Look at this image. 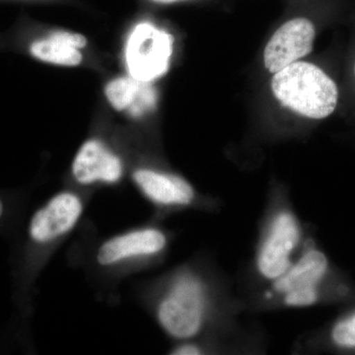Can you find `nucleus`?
Masks as SVG:
<instances>
[{
  "label": "nucleus",
  "mask_w": 355,
  "mask_h": 355,
  "mask_svg": "<svg viewBox=\"0 0 355 355\" xmlns=\"http://www.w3.org/2000/svg\"><path fill=\"white\" fill-rule=\"evenodd\" d=\"M272 91L284 107L314 120L330 116L338 104L335 81L310 62H293L275 73Z\"/></svg>",
  "instance_id": "nucleus-1"
},
{
  "label": "nucleus",
  "mask_w": 355,
  "mask_h": 355,
  "mask_svg": "<svg viewBox=\"0 0 355 355\" xmlns=\"http://www.w3.org/2000/svg\"><path fill=\"white\" fill-rule=\"evenodd\" d=\"M209 304V291L203 280L193 273H181L159 302V324L173 338L190 340L205 327Z\"/></svg>",
  "instance_id": "nucleus-2"
},
{
  "label": "nucleus",
  "mask_w": 355,
  "mask_h": 355,
  "mask_svg": "<svg viewBox=\"0 0 355 355\" xmlns=\"http://www.w3.org/2000/svg\"><path fill=\"white\" fill-rule=\"evenodd\" d=\"M302 241L298 217L291 209L277 210L270 217L256 254V270L266 282L279 279L291 268Z\"/></svg>",
  "instance_id": "nucleus-3"
},
{
  "label": "nucleus",
  "mask_w": 355,
  "mask_h": 355,
  "mask_svg": "<svg viewBox=\"0 0 355 355\" xmlns=\"http://www.w3.org/2000/svg\"><path fill=\"white\" fill-rule=\"evenodd\" d=\"M174 39L153 23L141 22L128 35L125 49L128 76L150 83L169 69Z\"/></svg>",
  "instance_id": "nucleus-4"
},
{
  "label": "nucleus",
  "mask_w": 355,
  "mask_h": 355,
  "mask_svg": "<svg viewBox=\"0 0 355 355\" xmlns=\"http://www.w3.org/2000/svg\"><path fill=\"white\" fill-rule=\"evenodd\" d=\"M83 214L80 197L62 191L35 212L29 224L30 238L37 244L55 241L76 227Z\"/></svg>",
  "instance_id": "nucleus-5"
},
{
  "label": "nucleus",
  "mask_w": 355,
  "mask_h": 355,
  "mask_svg": "<svg viewBox=\"0 0 355 355\" xmlns=\"http://www.w3.org/2000/svg\"><path fill=\"white\" fill-rule=\"evenodd\" d=\"M314 24L306 18H295L280 26L263 51L266 69L277 73L309 55L314 44Z\"/></svg>",
  "instance_id": "nucleus-6"
},
{
  "label": "nucleus",
  "mask_w": 355,
  "mask_h": 355,
  "mask_svg": "<svg viewBox=\"0 0 355 355\" xmlns=\"http://www.w3.org/2000/svg\"><path fill=\"white\" fill-rule=\"evenodd\" d=\"M74 180L80 184H116L123 174L121 159L100 139L84 142L71 165Z\"/></svg>",
  "instance_id": "nucleus-7"
},
{
  "label": "nucleus",
  "mask_w": 355,
  "mask_h": 355,
  "mask_svg": "<svg viewBox=\"0 0 355 355\" xmlns=\"http://www.w3.org/2000/svg\"><path fill=\"white\" fill-rule=\"evenodd\" d=\"M167 236L160 229H137L112 238L98 250L97 261L101 266H113L123 261L155 256L167 247Z\"/></svg>",
  "instance_id": "nucleus-8"
},
{
  "label": "nucleus",
  "mask_w": 355,
  "mask_h": 355,
  "mask_svg": "<svg viewBox=\"0 0 355 355\" xmlns=\"http://www.w3.org/2000/svg\"><path fill=\"white\" fill-rule=\"evenodd\" d=\"M133 181L141 193L159 207H189L195 200L193 186L171 173L139 169L133 173Z\"/></svg>",
  "instance_id": "nucleus-9"
},
{
  "label": "nucleus",
  "mask_w": 355,
  "mask_h": 355,
  "mask_svg": "<svg viewBox=\"0 0 355 355\" xmlns=\"http://www.w3.org/2000/svg\"><path fill=\"white\" fill-rule=\"evenodd\" d=\"M328 270L326 254L316 247L307 246L294 260L288 270L270 284V292L272 295L282 297L293 291L318 289Z\"/></svg>",
  "instance_id": "nucleus-10"
},
{
  "label": "nucleus",
  "mask_w": 355,
  "mask_h": 355,
  "mask_svg": "<svg viewBox=\"0 0 355 355\" xmlns=\"http://www.w3.org/2000/svg\"><path fill=\"white\" fill-rule=\"evenodd\" d=\"M107 101L118 112H127L135 118L155 108L157 96L150 83H142L130 76H120L107 84Z\"/></svg>",
  "instance_id": "nucleus-11"
},
{
  "label": "nucleus",
  "mask_w": 355,
  "mask_h": 355,
  "mask_svg": "<svg viewBox=\"0 0 355 355\" xmlns=\"http://www.w3.org/2000/svg\"><path fill=\"white\" fill-rule=\"evenodd\" d=\"M29 51L32 57L40 62L60 67H77L83 60L81 50L60 38L57 31L51 32L46 38L33 42Z\"/></svg>",
  "instance_id": "nucleus-12"
},
{
  "label": "nucleus",
  "mask_w": 355,
  "mask_h": 355,
  "mask_svg": "<svg viewBox=\"0 0 355 355\" xmlns=\"http://www.w3.org/2000/svg\"><path fill=\"white\" fill-rule=\"evenodd\" d=\"M331 340L345 349H355V314L338 322L331 330Z\"/></svg>",
  "instance_id": "nucleus-13"
},
{
  "label": "nucleus",
  "mask_w": 355,
  "mask_h": 355,
  "mask_svg": "<svg viewBox=\"0 0 355 355\" xmlns=\"http://www.w3.org/2000/svg\"><path fill=\"white\" fill-rule=\"evenodd\" d=\"M282 303L287 307L304 308L316 304L320 298L318 289H300L284 294L282 297Z\"/></svg>",
  "instance_id": "nucleus-14"
},
{
  "label": "nucleus",
  "mask_w": 355,
  "mask_h": 355,
  "mask_svg": "<svg viewBox=\"0 0 355 355\" xmlns=\"http://www.w3.org/2000/svg\"><path fill=\"white\" fill-rule=\"evenodd\" d=\"M202 349L195 343H184L178 345L172 350V354L176 355H198L202 354Z\"/></svg>",
  "instance_id": "nucleus-15"
},
{
  "label": "nucleus",
  "mask_w": 355,
  "mask_h": 355,
  "mask_svg": "<svg viewBox=\"0 0 355 355\" xmlns=\"http://www.w3.org/2000/svg\"><path fill=\"white\" fill-rule=\"evenodd\" d=\"M154 2H158V3H173V2L181 1V0H153Z\"/></svg>",
  "instance_id": "nucleus-16"
},
{
  "label": "nucleus",
  "mask_w": 355,
  "mask_h": 355,
  "mask_svg": "<svg viewBox=\"0 0 355 355\" xmlns=\"http://www.w3.org/2000/svg\"><path fill=\"white\" fill-rule=\"evenodd\" d=\"M4 212V205L3 202H2L1 198H0V218H1V216H3Z\"/></svg>",
  "instance_id": "nucleus-17"
},
{
  "label": "nucleus",
  "mask_w": 355,
  "mask_h": 355,
  "mask_svg": "<svg viewBox=\"0 0 355 355\" xmlns=\"http://www.w3.org/2000/svg\"><path fill=\"white\" fill-rule=\"evenodd\" d=\"M354 72H355V67H354Z\"/></svg>",
  "instance_id": "nucleus-18"
}]
</instances>
